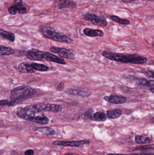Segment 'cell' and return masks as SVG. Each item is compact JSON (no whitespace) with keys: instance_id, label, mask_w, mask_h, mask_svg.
<instances>
[{"instance_id":"obj_16","label":"cell","mask_w":154,"mask_h":155,"mask_svg":"<svg viewBox=\"0 0 154 155\" xmlns=\"http://www.w3.org/2000/svg\"><path fill=\"white\" fill-rule=\"evenodd\" d=\"M36 131L41 133L42 134L47 136H52L56 134V132L54 129L49 127H38L36 129Z\"/></svg>"},{"instance_id":"obj_26","label":"cell","mask_w":154,"mask_h":155,"mask_svg":"<svg viewBox=\"0 0 154 155\" xmlns=\"http://www.w3.org/2000/svg\"><path fill=\"white\" fill-rule=\"evenodd\" d=\"M12 103L8 100H0V106H13Z\"/></svg>"},{"instance_id":"obj_3","label":"cell","mask_w":154,"mask_h":155,"mask_svg":"<svg viewBox=\"0 0 154 155\" xmlns=\"http://www.w3.org/2000/svg\"><path fill=\"white\" fill-rule=\"evenodd\" d=\"M39 31L42 36L47 39L67 44H72L73 43V40L70 37L58 31L50 26H41L39 28Z\"/></svg>"},{"instance_id":"obj_11","label":"cell","mask_w":154,"mask_h":155,"mask_svg":"<svg viewBox=\"0 0 154 155\" xmlns=\"http://www.w3.org/2000/svg\"><path fill=\"white\" fill-rule=\"evenodd\" d=\"M83 33L86 36L90 37H103L104 33L103 31L98 29L86 28L83 30Z\"/></svg>"},{"instance_id":"obj_30","label":"cell","mask_w":154,"mask_h":155,"mask_svg":"<svg viewBox=\"0 0 154 155\" xmlns=\"http://www.w3.org/2000/svg\"><path fill=\"white\" fill-rule=\"evenodd\" d=\"M107 155H154L153 153H139L133 154H123L109 153Z\"/></svg>"},{"instance_id":"obj_24","label":"cell","mask_w":154,"mask_h":155,"mask_svg":"<svg viewBox=\"0 0 154 155\" xmlns=\"http://www.w3.org/2000/svg\"><path fill=\"white\" fill-rule=\"evenodd\" d=\"M30 7L27 5L22 4L18 8V12L19 14H24L29 12Z\"/></svg>"},{"instance_id":"obj_25","label":"cell","mask_w":154,"mask_h":155,"mask_svg":"<svg viewBox=\"0 0 154 155\" xmlns=\"http://www.w3.org/2000/svg\"><path fill=\"white\" fill-rule=\"evenodd\" d=\"M18 7L15 5H11L8 10V13L12 15H15L18 12Z\"/></svg>"},{"instance_id":"obj_13","label":"cell","mask_w":154,"mask_h":155,"mask_svg":"<svg viewBox=\"0 0 154 155\" xmlns=\"http://www.w3.org/2000/svg\"><path fill=\"white\" fill-rule=\"evenodd\" d=\"M63 109L62 106L52 104H43V112H49L57 113Z\"/></svg>"},{"instance_id":"obj_6","label":"cell","mask_w":154,"mask_h":155,"mask_svg":"<svg viewBox=\"0 0 154 155\" xmlns=\"http://www.w3.org/2000/svg\"><path fill=\"white\" fill-rule=\"evenodd\" d=\"M90 143L89 140H80V141H56L52 143L54 145L70 147H78L82 145L87 144Z\"/></svg>"},{"instance_id":"obj_18","label":"cell","mask_w":154,"mask_h":155,"mask_svg":"<svg viewBox=\"0 0 154 155\" xmlns=\"http://www.w3.org/2000/svg\"><path fill=\"white\" fill-rule=\"evenodd\" d=\"M152 139L149 137L143 135H138L135 137L136 143L138 144H145L151 143Z\"/></svg>"},{"instance_id":"obj_32","label":"cell","mask_w":154,"mask_h":155,"mask_svg":"<svg viewBox=\"0 0 154 155\" xmlns=\"http://www.w3.org/2000/svg\"><path fill=\"white\" fill-rule=\"evenodd\" d=\"M34 151L32 149H29L25 151L24 153V155H34Z\"/></svg>"},{"instance_id":"obj_1","label":"cell","mask_w":154,"mask_h":155,"mask_svg":"<svg viewBox=\"0 0 154 155\" xmlns=\"http://www.w3.org/2000/svg\"><path fill=\"white\" fill-rule=\"evenodd\" d=\"M102 55L109 61L123 63L143 64L146 63L147 61V58L136 54L119 53L105 51L102 52Z\"/></svg>"},{"instance_id":"obj_5","label":"cell","mask_w":154,"mask_h":155,"mask_svg":"<svg viewBox=\"0 0 154 155\" xmlns=\"http://www.w3.org/2000/svg\"><path fill=\"white\" fill-rule=\"evenodd\" d=\"M84 19L90 22L95 25L105 27L108 25V22L105 18L96 15L95 14H86L84 15Z\"/></svg>"},{"instance_id":"obj_8","label":"cell","mask_w":154,"mask_h":155,"mask_svg":"<svg viewBox=\"0 0 154 155\" xmlns=\"http://www.w3.org/2000/svg\"><path fill=\"white\" fill-rule=\"evenodd\" d=\"M43 52L35 49L29 50L26 52V56L31 61H42L43 60Z\"/></svg>"},{"instance_id":"obj_12","label":"cell","mask_w":154,"mask_h":155,"mask_svg":"<svg viewBox=\"0 0 154 155\" xmlns=\"http://www.w3.org/2000/svg\"><path fill=\"white\" fill-rule=\"evenodd\" d=\"M77 7V3L72 0H59L58 2V7L59 9L65 8L72 9Z\"/></svg>"},{"instance_id":"obj_20","label":"cell","mask_w":154,"mask_h":155,"mask_svg":"<svg viewBox=\"0 0 154 155\" xmlns=\"http://www.w3.org/2000/svg\"><path fill=\"white\" fill-rule=\"evenodd\" d=\"M14 53V50L12 48L3 46V45H0V55H2V56L10 55Z\"/></svg>"},{"instance_id":"obj_7","label":"cell","mask_w":154,"mask_h":155,"mask_svg":"<svg viewBox=\"0 0 154 155\" xmlns=\"http://www.w3.org/2000/svg\"><path fill=\"white\" fill-rule=\"evenodd\" d=\"M105 101L110 104H124L127 101V97L119 95H110L106 96L104 97Z\"/></svg>"},{"instance_id":"obj_2","label":"cell","mask_w":154,"mask_h":155,"mask_svg":"<svg viewBox=\"0 0 154 155\" xmlns=\"http://www.w3.org/2000/svg\"><path fill=\"white\" fill-rule=\"evenodd\" d=\"M37 93L34 88L29 86H21L11 91L10 101L13 105L16 104L31 98Z\"/></svg>"},{"instance_id":"obj_29","label":"cell","mask_w":154,"mask_h":155,"mask_svg":"<svg viewBox=\"0 0 154 155\" xmlns=\"http://www.w3.org/2000/svg\"><path fill=\"white\" fill-rule=\"evenodd\" d=\"M23 0H14L13 2L11 5H15L19 8V7L23 4Z\"/></svg>"},{"instance_id":"obj_10","label":"cell","mask_w":154,"mask_h":155,"mask_svg":"<svg viewBox=\"0 0 154 155\" xmlns=\"http://www.w3.org/2000/svg\"><path fill=\"white\" fill-rule=\"evenodd\" d=\"M43 59H45L49 61L59 64H63V65L67 64L66 62L64 59L47 52H43Z\"/></svg>"},{"instance_id":"obj_4","label":"cell","mask_w":154,"mask_h":155,"mask_svg":"<svg viewBox=\"0 0 154 155\" xmlns=\"http://www.w3.org/2000/svg\"><path fill=\"white\" fill-rule=\"evenodd\" d=\"M50 51L53 53L58 54L61 58L71 60L75 59L74 52L72 49L52 46L50 48Z\"/></svg>"},{"instance_id":"obj_17","label":"cell","mask_w":154,"mask_h":155,"mask_svg":"<svg viewBox=\"0 0 154 155\" xmlns=\"http://www.w3.org/2000/svg\"><path fill=\"white\" fill-rule=\"evenodd\" d=\"M122 110L120 109H115L107 111L106 115L109 119H115L118 118L122 115Z\"/></svg>"},{"instance_id":"obj_28","label":"cell","mask_w":154,"mask_h":155,"mask_svg":"<svg viewBox=\"0 0 154 155\" xmlns=\"http://www.w3.org/2000/svg\"><path fill=\"white\" fill-rule=\"evenodd\" d=\"M143 73L146 77L151 78H154V71H145L143 72Z\"/></svg>"},{"instance_id":"obj_19","label":"cell","mask_w":154,"mask_h":155,"mask_svg":"<svg viewBox=\"0 0 154 155\" xmlns=\"http://www.w3.org/2000/svg\"><path fill=\"white\" fill-rule=\"evenodd\" d=\"M107 119V117L105 113L101 112H98L95 113L92 117V120L98 121V122H104Z\"/></svg>"},{"instance_id":"obj_21","label":"cell","mask_w":154,"mask_h":155,"mask_svg":"<svg viewBox=\"0 0 154 155\" xmlns=\"http://www.w3.org/2000/svg\"><path fill=\"white\" fill-rule=\"evenodd\" d=\"M110 18L112 21L120 24L128 25L130 24V21L129 20L125 19H122L117 15H111L110 16Z\"/></svg>"},{"instance_id":"obj_15","label":"cell","mask_w":154,"mask_h":155,"mask_svg":"<svg viewBox=\"0 0 154 155\" xmlns=\"http://www.w3.org/2000/svg\"><path fill=\"white\" fill-rule=\"evenodd\" d=\"M0 38L8 40L12 42H14L15 41V36L13 33L0 29Z\"/></svg>"},{"instance_id":"obj_22","label":"cell","mask_w":154,"mask_h":155,"mask_svg":"<svg viewBox=\"0 0 154 155\" xmlns=\"http://www.w3.org/2000/svg\"><path fill=\"white\" fill-rule=\"evenodd\" d=\"M31 65L33 68V70L39 71L46 72L49 70V67L44 64L33 63Z\"/></svg>"},{"instance_id":"obj_9","label":"cell","mask_w":154,"mask_h":155,"mask_svg":"<svg viewBox=\"0 0 154 155\" xmlns=\"http://www.w3.org/2000/svg\"><path fill=\"white\" fill-rule=\"evenodd\" d=\"M66 93L71 95L76 96L82 97H88L91 96L92 93L90 91L86 90H80L70 88L66 90Z\"/></svg>"},{"instance_id":"obj_14","label":"cell","mask_w":154,"mask_h":155,"mask_svg":"<svg viewBox=\"0 0 154 155\" xmlns=\"http://www.w3.org/2000/svg\"><path fill=\"white\" fill-rule=\"evenodd\" d=\"M19 71L22 73L30 74L34 72V70L31 64L27 62H22L18 66Z\"/></svg>"},{"instance_id":"obj_33","label":"cell","mask_w":154,"mask_h":155,"mask_svg":"<svg viewBox=\"0 0 154 155\" xmlns=\"http://www.w3.org/2000/svg\"><path fill=\"white\" fill-rule=\"evenodd\" d=\"M123 2L125 3H128L133 2H136L138 0H121Z\"/></svg>"},{"instance_id":"obj_27","label":"cell","mask_w":154,"mask_h":155,"mask_svg":"<svg viewBox=\"0 0 154 155\" xmlns=\"http://www.w3.org/2000/svg\"><path fill=\"white\" fill-rule=\"evenodd\" d=\"M93 110L92 109H89L86 112H85L84 114V116L88 119L92 120L93 117Z\"/></svg>"},{"instance_id":"obj_23","label":"cell","mask_w":154,"mask_h":155,"mask_svg":"<svg viewBox=\"0 0 154 155\" xmlns=\"http://www.w3.org/2000/svg\"><path fill=\"white\" fill-rule=\"evenodd\" d=\"M154 144L146 145H141L136 147L131 150L132 151H140V150H150L154 149Z\"/></svg>"},{"instance_id":"obj_31","label":"cell","mask_w":154,"mask_h":155,"mask_svg":"<svg viewBox=\"0 0 154 155\" xmlns=\"http://www.w3.org/2000/svg\"><path fill=\"white\" fill-rule=\"evenodd\" d=\"M65 84L63 82H60L58 85L57 87V90L59 91H62L64 89Z\"/></svg>"}]
</instances>
